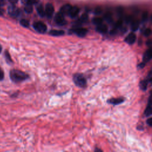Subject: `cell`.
<instances>
[{
  "mask_svg": "<svg viewBox=\"0 0 152 152\" xmlns=\"http://www.w3.org/2000/svg\"><path fill=\"white\" fill-rule=\"evenodd\" d=\"M10 78L14 83H18L27 80L29 78V75L19 69H12L10 72Z\"/></svg>",
  "mask_w": 152,
  "mask_h": 152,
  "instance_id": "1",
  "label": "cell"
},
{
  "mask_svg": "<svg viewBox=\"0 0 152 152\" xmlns=\"http://www.w3.org/2000/svg\"><path fill=\"white\" fill-rule=\"evenodd\" d=\"M73 81L77 86L84 87L86 85V79L81 74H76L73 77Z\"/></svg>",
  "mask_w": 152,
  "mask_h": 152,
  "instance_id": "2",
  "label": "cell"
},
{
  "mask_svg": "<svg viewBox=\"0 0 152 152\" xmlns=\"http://www.w3.org/2000/svg\"><path fill=\"white\" fill-rule=\"evenodd\" d=\"M33 27L37 32L40 33H44L47 30L46 24L41 21H37L33 23Z\"/></svg>",
  "mask_w": 152,
  "mask_h": 152,
  "instance_id": "3",
  "label": "cell"
},
{
  "mask_svg": "<svg viewBox=\"0 0 152 152\" xmlns=\"http://www.w3.org/2000/svg\"><path fill=\"white\" fill-rule=\"evenodd\" d=\"M8 12L12 17H18L20 14V10L14 5H11L8 8Z\"/></svg>",
  "mask_w": 152,
  "mask_h": 152,
  "instance_id": "4",
  "label": "cell"
},
{
  "mask_svg": "<svg viewBox=\"0 0 152 152\" xmlns=\"http://www.w3.org/2000/svg\"><path fill=\"white\" fill-rule=\"evenodd\" d=\"M55 21L57 24L59 26H62L66 24V21L64 18V15H63L60 12H59L55 15Z\"/></svg>",
  "mask_w": 152,
  "mask_h": 152,
  "instance_id": "5",
  "label": "cell"
},
{
  "mask_svg": "<svg viewBox=\"0 0 152 152\" xmlns=\"http://www.w3.org/2000/svg\"><path fill=\"white\" fill-rule=\"evenodd\" d=\"M45 15L47 16V17L49 18H50L52 17L54 12L53 6L50 3L46 4L45 6Z\"/></svg>",
  "mask_w": 152,
  "mask_h": 152,
  "instance_id": "6",
  "label": "cell"
},
{
  "mask_svg": "<svg viewBox=\"0 0 152 152\" xmlns=\"http://www.w3.org/2000/svg\"><path fill=\"white\" fill-rule=\"evenodd\" d=\"M74 32L79 37H84L87 33V30L85 28H82V27H77L74 29Z\"/></svg>",
  "mask_w": 152,
  "mask_h": 152,
  "instance_id": "7",
  "label": "cell"
},
{
  "mask_svg": "<svg viewBox=\"0 0 152 152\" xmlns=\"http://www.w3.org/2000/svg\"><path fill=\"white\" fill-rule=\"evenodd\" d=\"M79 11H80V10L77 6L71 7L68 14L71 18H75L78 14Z\"/></svg>",
  "mask_w": 152,
  "mask_h": 152,
  "instance_id": "8",
  "label": "cell"
},
{
  "mask_svg": "<svg viewBox=\"0 0 152 152\" xmlns=\"http://www.w3.org/2000/svg\"><path fill=\"white\" fill-rule=\"evenodd\" d=\"M135 40H136V36L134 33H130L125 39V41L129 45L133 44L135 42Z\"/></svg>",
  "mask_w": 152,
  "mask_h": 152,
  "instance_id": "9",
  "label": "cell"
},
{
  "mask_svg": "<svg viewBox=\"0 0 152 152\" xmlns=\"http://www.w3.org/2000/svg\"><path fill=\"white\" fill-rule=\"evenodd\" d=\"M151 49H148L145 52V53L143 55V57H142L143 62H148L149 61L151 60Z\"/></svg>",
  "mask_w": 152,
  "mask_h": 152,
  "instance_id": "10",
  "label": "cell"
},
{
  "mask_svg": "<svg viewBox=\"0 0 152 152\" xmlns=\"http://www.w3.org/2000/svg\"><path fill=\"white\" fill-rule=\"evenodd\" d=\"M124 101V98L119 97V98H113V99H109L107 102L110 103V104L116 105V104H119L122 103Z\"/></svg>",
  "mask_w": 152,
  "mask_h": 152,
  "instance_id": "11",
  "label": "cell"
},
{
  "mask_svg": "<svg viewBox=\"0 0 152 152\" xmlns=\"http://www.w3.org/2000/svg\"><path fill=\"white\" fill-rule=\"evenodd\" d=\"M96 30L99 33H106L107 31V27L106 25L103 24H100L99 25H97V26L96 27Z\"/></svg>",
  "mask_w": 152,
  "mask_h": 152,
  "instance_id": "12",
  "label": "cell"
},
{
  "mask_svg": "<svg viewBox=\"0 0 152 152\" xmlns=\"http://www.w3.org/2000/svg\"><path fill=\"white\" fill-rule=\"evenodd\" d=\"M71 5H69V4H65L64 5H63L61 9H60V11L59 12L61 13H62L63 15H65V14H68V12H69V11L70 10V8H71Z\"/></svg>",
  "mask_w": 152,
  "mask_h": 152,
  "instance_id": "13",
  "label": "cell"
},
{
  "mask_svg": "<svg viewBox=\"0 0 152 152\" xmlns=\"http://www.w3.org/2000/svg\"><path fill=\"white\" fill-rule=\"evenodd\" d=\"M49 34L53 36H59L64 34V31L61 30H52L49 31Z\"/></svg>",
  "mask_w": 152,
  "mask_h": 152,
  "instance_id": "14",
  "label": "cell"
},
{
  "mask_svg": "<svg viewBox=\"0 0 152 152\" xmlns=\"http://www.w3.org/2000/svg\"><path fill=\"white\" fill-rule=\"evenodd\" d=\"M144 114H145V115L146 116H150L151 114V99H150V97L149 100H148V103L147 107V108L145 110Z\"/></svg>",
  "mask_w": 152,
  "mask_h": 152,
  "instance_id": "15",
  "label": "cell"
},
{
  "mask_svg": "<svg viewBox=\"0 0 152 152\" xmlns=\"http://www.w3.org/2000/svg\"><path fill=\"white\" fill-rule=\"evenodd\" d=\"M36 10H37V12L38 14L41 17H43L45 15V10L42 5H39L37 7Z\"/></svg>",
  "mask_w": 152,
  "mask_h": 152,
  "instance_id": "16",
  "label": "cell"
},
{
  "mask_svg": "<svg viewBox=\"0 0 152 152\" xmlns=\"http://www.w3.org/2000/svg\"><path fill=\"white\" fill-rule=\"evenodd\" d=\"M148 82H149V81L147 80V78L144 80L141 81L140 82V88L142 90L145 91L147 89V85H148Z\"/></svg>",
  "mask_w": 152,
  "mask_h": 152,
  "instance_id": "17",
  "label": "cell"
},
{
  "mask_svg": "<svg viewBox=\"0 0 152 152\" xmlns=\"http://www.w3.org/2000/svg\"><path fill=\"white\" fill-rule=\"evenodd\" d=\"M4 56H5V59L6 60L7 63H8L9 64L12 63V60L11 56L8 50H5V52L4 53Z\"/></svg>",
  "mask_w": 152,
  "mask_h": 152,
  "instance_id": "18",
  "label": "cell"
},
{
  "mask_svg": "<svg viewBox=\"0 0 152 152\" xmlns=\"http://www.w3.org/2000/svg\"><path fill=\"white\" fill-rule=\"evenodd\" d=\"M39 0H21L23 4L26 5H32L33 4H35L38 2Z\"/></svg>",
  "mask_w": 152,
  "mask_h": 152,
  "instance_id": "19",
  "label": "cell"
},
{
  "mask_svg": "<svg viewBox=\"0 0 152 152\" xmlns=\"http://www.w3.org/2000/svg\"><path fill=\"white\" fill-rule=\"evenodd\" d=\"M139 27V22L137 20L132 21L131 24V29L132 31H136Z\"/></svg>",
  "mask_w": 152,
  "mask_h": 152,
  "instance_id": "20",
  "label": "cell"
},
{
  "mask_svg": "<svg viewBox=\"0 0 152 152\" xmlns=\"http://www.w3.org/2000/svg\"><path fill=\"white\" fill-rule=\"evenodd\" d=\"M93 23L94 24L96 25H99L100 24H102L103 23V19L100 17H96L93 19Z\"/></svg>",
  "mask_w": 152,
  "mask_h": 152,
  "instance_id": "21",
  "label": "cell"
},
{
  "mask_svg": "<svg viewBox=\"0 0 152 152\" xmlns=\"http://www.w3.org/2000/svg\"><path fill=\"white\" fill-rule=\"evenodd\" d=\"M104 19L108 22V23H112V21H113V19H112V15L110 13H106L105 15H104Z\"/></svg>",
  "mask_w": 152,
  "mask_h": 152,
  "instance_id": "22",
  "label": "cell"
},
{
  "mask_svg": "<svg viewBox=\"0 0 152 152\" xmlns=\"http://www.w3.org/2000/svg\"><path fill=\"white\" fill-rule=\"evenodd\" d=\"M24 11L27 13V14H30L33 11V7L32 5H26L24 7Z\"/></svg>",
  "mask_w": 152,
  "mask_h": 152,
  "instance_id": "23",
  "label": "cell"
},
{
  "mask_svg": "<svg viewBox=\"0 0 152 152\" xmlns=\"http://www.w3.org/2000/svg\"><path fill=\"white\" fill-rule=\"evenodd\" d=\"M20 24L24 27H28L30 23L29 21L26 19H22L20 20Z\"/></svg>",
  "mask_w": 152,
  "mask_h": 152,
  "instance_id": "24",
  "label": "cell"
},
{
  "mask_svg": "<svg viewBox=\"0 0 152 152\" xmlns=\"http://www.w3.org/2000/svg\"><path fill=\"white\" fill-rule=\"evenodd\" d=\"M147 18H148V12H144L142 15V21L143 22H145V21H147Z\"/></svg>",
  "mask_w": 152,
  "mask_h": 152,
  "instance_id": "25",
  "label": "cell"
},
{
  "mask_svg": "<svg viewBox=\"0 0 152 152\" xmlns=\"http://www.w3.org/2000/svg\"><path fill=\"white\" fill-rule=\"evenodd\" d=\"M151 33V29L149 28H146V29L144 30V34L145 36H149L150 35Z\"/></svg>",
  "mask_w": 152,
  "mask_h": 152,
  "instance_id": "26",
  "label": "cell"
},
{
  "mask_svg": "<svg viewBox=\"0 0 152 152\" xmlns=\"http://www.w3.org/2000/svg\"><path fill=\"white\" fill-rule=\"evenodd\" d=\"M4 78V72L0 66V81H2Z\"/></svg>",
  "mask_w": 152,
  "mask_h": 152,
  "instance_id": "27",
  "label": "cell"
},
{
  "mask_svg": "<svg viewBox=\"0 0 152 152\" xmlns=\"http://www.w3.org/2000/svg\"><path fill=\"white\" fill-rule=\"evenodd\" d=\"M122 21L121 20H119L115 23V27L119 28L122 26Z\"/></svg>",
  "mask_w": 152,
  "mask_h": 152,
  "instance_id": "28",
  "label": "cell"
},
{
  "mask_svg": "<svg viewBox=\"0 0 152 152\" xmlns=\"http://www.w3.org/2000/svg\"><path fill=\"white\" fill-rule=\"evenodd\" d=\"M102 12V9L100 7H96L95 10H94V13L96 14V15H99L100 14H101Z\"/></svg>",
  "mask_w": 152,
  "mask_h": 152,
  "instance_id": "29",
  "label": "cell"
},
{
  "mask_svg": "<svg viewBox=\"0 0 152 152\" xmlns=\"http://www.w3.org/2000/svg\"><path fill=\"white\" fill-rule=\"evenodd\" d=\"M125 21L127 23H129L132 21V17L131 16H128L125 18Z\"/></svg>",
  "mask_w": 152,
  "mask_h": 152,
  "instance_id": "30",
  "label": "cell"
},
{
  "mask_svg": "<svg viewBox=\"0 0 152 152\" xmlns=\"http://www.w3.org/2000/svg\"><path fill=\"white\" fill-rule=\"evenodd\" d=\"M147 124L149 125V126H151L152 124V119L151 118H149L147 120Z\"/></svg>",
  "mask_w": 152,
  "mask_h": 152,
  "instance_id": "31",
  "label": "cell"
},
{
  "mask_svg": "<svg viewBox=\"0 0 152 152\" xmlns=\"http://www.w3.org/2000/svg\"><path fill=\"white\" fill-rule=\"evenodd\" d=\"M122 12H123V10L122 8H118V14L121 15L122 14Z\"/></svg>",
  "mask_w": 152,
  "mask_h": 152,
  "instance_id": "32",
  "label": "cell"
},
{
  "mask_svg": "<svg viewBox=\"0 0 152 152\" xmlns=\"http://www.w3.org/2000/svg\"><path fill=\"white\" fill-rule=\"evenodd\" d=\"M12 4H16L18 0H8Z\"/></svg>",
  "mask_w": 152,
  "mask_h": 152,
  "instance_id": "33",
  "label": "cell"
},
{
  "mask_svg": "<svg viewBox=\"0 0 152 152\" xmlns=\"http://www.w3.org/2000/svg\"><path fill=\"white\" fill-rule=\"evenodd\" d=\"M145 66V62H142V63H141L140 64H139L138 65V66L140 67V68H143L144 66Z\"/></svg>",
  "mask_w": 152,
  "mask_h": 152,
  "instance_id": "34",
  "label": "cell"
},
{
  "mask_svg": "<svg viewBox=\"0 0 152 152\" xmlns=\"http://www.w3.org/2000/svg\"><path fill=\"white\" fill-rule=\"evenodd\" d=\"M116 29L115 28V29H113L112 30H111V31H110V34H116Z\"/></svg>",
  "mask_w": 152,
  "mask_h": 152,
  "instance_id": "35",
  "label": "cell"
},
{
  "mask_svg": "<svg viewBox=\"0 0 152 152\" xmlns=\"http://www.w3.org/2000/svg\"><path fill=\"white\" fill-rule=\"evenodd\" d=\"M2 47L1 45L0 44V53H1V52H2Z\"/></svg>",
  "mask_w": 152,
  "mask_h": 152,
  "instance_id": "36",
  "label": "cell"
},
{
  "mask_svg": "<svg viewBox=\"0 0 152 152\" xmlns=\"http://www.w3.org/2000/svg\"><path fill=\"white\" fill-rule=\"evenodd\" d=\"M2 11L1 9V7H0V15H2Z\"/></svg>",
  "mask_w": 152,
  "mask_h": 152,
  "instance_id": "37",
  "label": "cell"
},
{
  "mask_svg": "<svg viewBox=\"0 0 152 152\" xmlns=\"http://www.w3.org/2000/svg\"><path fill=\"white\" fill-rule=\"evenodd\" d=\"M95 151H101L100 149H96Z\"/></svg>",
  "mask_w": 152,
  "mask_h": 152,
  "instance_id": "38",
  "label": "cell"
}]
</instances>
